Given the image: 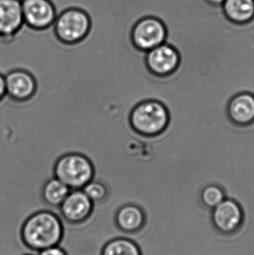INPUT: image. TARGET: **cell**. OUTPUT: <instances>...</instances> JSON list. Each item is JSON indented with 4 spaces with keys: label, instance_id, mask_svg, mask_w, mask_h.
Returning <instances> with one entry per match:
<instances>
[{
    "label": "cell",
    "instance_id": "cell-6",
    "mask_svg": "<svg viewBox=\"0 0 254 255\" xmlns=\"http://www.w3.org/2000/svg\"><path fill=\"white\" fill-rule=\"evenodd\" d=\"M25 24L35 29H44L55 23L56 10L49 0H22Z\"/></svg>",
    "mask_w": 254,
    "mask_h": 255
},
{
    "label": "cell",
    "instance_id": "cell-20",
    "mask_svg": "<svg viewBox=\"0 0 254 255\" xmlns=\"http://www.w3.org/2000/svg\"><path fill=\"white\" fill-rule=\"evenodd\" d=\"M5 79L4 76L0 73V102L6 96Z\"/></svg>",
    "mask_w": 254,
    "mask_h": 255
},
{
    "label": "cell",
    "instance_id": "cell-4",
    "mask_svg": "<svg viewBox=\"0 0 254 255\" xmlns=\"http://www.w3.org/2000/svg\"><path fill=\"white\" fill-rule=\"evenodd\" d=\"M90 20L86 12L69 8L57 16L54 23L55 34L60 40L73 44L83 40L89 32Z\"/></svg>",
    "mask_w": 254,
    "mask_h": 255
},
{
    "label": "cell",
    "instance_id": "cell-3",
    "mask_svg": "<svg viewBox=\"0 0 254 255\" xmlns=\"http://www.w3.org/2000/svg\"><path fill=\"white\" fill-rule=\"evenodd\" d=\"M130 122L139 133L152 136L166 128L169 123V114L162 103L156 100H147L133 109Z\"/></svg>",
    "mask_w": 254,
    "mask_h": 255
},
{
    "label": "cell",
    "instance_id": "cell-12",
    "mask_svg": "<svg viewBox=\"0 0 254 255\" xmlns=\"http://www.w3.org/2000/svg\"><path fill=\"white\" fill-rule=\"evenodd\" d=\"M221 8L233 25L244 26L254 21V0H225Z\"/></svg>",
    "mask_w": 254,
    "mask_h": 255
},
{
    "label": "cell",
    "instance_id": "cell-13",
    "mask_svg": "<svg viewBox=\"0 0 254 255\" xmlns=\"http://www.w3.org/2000/svg\"><path fill=\"white\" fill-rule=\"evenodd\" d=\"M233 121L247 125L254 121V97L248 93L238 94L231 100L228 107Z\"/></svg>",
    "mask_w": 254,
    "mask_h": 255
},
{
    "label": "cell",
    "instance_id": "cell-14",
    "mask_svg": "<svg viewBox=\"0 0 254 255\" xmlns=\"http://www.w3.org/2000/svg\"><path fill=\"white\" fill-rule=\"evenodd\" d=\"M144 222L143 211L134 205H125L116 214L118 226L125 232H137L143 227Z\"/></svg>",
    "mask_w": 254,
    "mask_h": 255
},
{
    "label": "cell",
    "instance_id": "cell-7",
    "mask_svg": "<svg viewBox=\"0 0 254 255\" xmlns=\"http://www.w3.org/2000/svg\"><path fill=\"white\" fill-rule=\"evenodd\" d=\"M146 62L154 74L167 76L177 69L180 55L174 46L164 43L146 52Z\"/></svg>",
    "mask_w": 254,
    "mask_h": 255
},
{
    "label": "cell",
    "instance_id": "cell-17",
    "mask_svg": "<svg viewBox=\"0 0 254 255\" xmlns=\"http://www.w3.org/2000/svg\"><path fill=\"white\" fill-rule=\"evenodd\" d=\"M204 205L213 209L225 199L223 190L217 185H209L204 188L201 194Z\"/></svg>",
    "mask_w": 254,
    "mask_h": 255
},
{
    "label": "cell",
    "instance_id": "cell-19",
    "mask_svg": "<svg viewBox=\"0 0 254 255\" xmlns=\"http://www.w3.org/2000/svg\"><path fill=\"white\" fill-rule=\"evenodd\" d=\"M39 255H67V254L61 247L58 246H54V247L41 250L39 253Z\"/></svg>",
    "mask_w": 254,
    "mask_h": 255
},
{
    "label": "cell",
    "instance_id": "cell-2",
    "mask_svg": "<svg viewBox=\"0 0 254 255\" xmlns=\"http://www.w3.org/2000/svg\"><path fill=\"white\" fill-rule=\"evenodd\" d=\"M93 176L94 168L90 160L80 153L64 154L55 163V178L71 190H82Z\"/></svg>",
    "mask_w": 254,
    "mask_h": 255
},
{
    "label": "cell",
    "instance_id": "cell-18",
    "mask_svg": "<svg viewBox=\"0 0 254 255\" xmlns=\"http://www.w3.org/2000/svg\"><path fill=\"white\" fill-rule=\"evenodd\" d=\"M92 202H99L106 197L107 190L103 183L92 180L82 189Z\"/></svg>",
    "mask_w": 254,
    "mask_h": 255
},
{
    "label": "cell",
    "instance_id": "cell-15",
    "mask_svg": "<svg viewBox=\"0 0 254 255\" xmlns=\"http://www.w3.org/2000/svg\"><path fill=\"white\" fill-rule=\"evenodd\" d=\"M71 189L58 178H51L43 187L45 201L52 206L59 207L68 196Z\"/></svg>",
    "mask_w": 254,
    "mask_h": 255
},
{
    "label": "cell",
    "instance_id": "cell-5",
    "mask_svg": "<svg viewBox=\"0 0 254 255\" xmlns=\"http://www.w3.org/2000/svg\"><path fill=\"white\" fill-rule=\"evenodd\" d=\"M168 29L165 22L157 16H149L136 23L131 39L137 49L148 52L166 43Z\"/></svg>",
    "mask_w": 254,
    "mask_h": 255
},
{
    "label": "cell",
    "instance_id": "cell-21",
    "mask_svg": "<svg viewBox=\"0 0 254 255\" xmlns=\"http://www.w3.org/2000/svg\"><path fill=\"white\" fill-rule=\"evenodd\" d=\"M204 1L210 7L221 8L225 0H204Z\"/></svg>",
    "mask_w": 254,
    "mask_h": 255
},
{
    "label": "cell",
    "instance_id": "cell-11",
    "mask_svg": "<svg viewBox=\"0 0 254 255\" xmlns=\"http://www.w3.org/2000/svg\"><path fill=\"white\" fill-rule=\"evenodd\" d=\"M60 208L66 220L71 223H79L90 214L92 202L83 190H71Z\"/></svg>",
    "mask_w": 254,
    "mask_h": 255
},
{
    "label": "cell",
    "instance_id": "cell-8",
    "mask_svg": "<svg viewBox=\"0 0 254 255\" xmlns=\"http://www.w3.org/2000/svg\"><path fill=\"white\" fill-rule=\"evenodd\" d=\"M215 226L222 233L237 232L243 223V212L240 205L232 199H225L213 209Z\"/></svg>",
    "mask_w": 254,
    "mask_h": 255
},
{
    "label": "cell",
    "instance_id": "cell-10",
    "mask_svg": "<svg viewBox=\"0 0 254 255\" xmlns=\"http://www.w3.org/2000/svg\"><path fill=\"white\" fill-rule=\"evenodd\" d=\"M24 22L22 1L0 0V40L11 37Z\"/></svg>",
    "mask_w": 254,
    "mask_h": 255
},
{
    "label": "cell",
    "instance_id": "cell-9",
    "mask_svg": "<svg viewBox=\"0 0 254 255\" xmlns=\"http://www.w3.org/2000/svg\"><path fill=\"white\" fill-rule=\"evenodd\" d=\"M6 94L13 100L22 101L34 96L37 88L34 76L26 70H13L4 75Z\"/></svg>",
    "mask_w": 254,
    "mask_h": 255
},
{
    "label": "cell",
    "instance_id": "cell-16",
    "mask_svg": "<svg viewBox=\"0 0 254 255\" xmlns=\"http://www.w3.org/2000/svg\"><path fill=\"white\" fill-rule=\"evenodd\" d=\"M101 255H141L134 241L127 238H116L106 244Z\"/></svg>",
    "mask_w": 254,
    "mask_h": 255
},
{
    "label": "cell",
    "instance_id": "cell-1",
    "mask_svg": "<svg viewBox=\"0 0 254 255\" xmlns=\"http://www.w3.org/2000/svg\"><path fill=\"white\" fill-rule=\"evenodd\" d=\"M22 235L28 247L40 252L58 245L62 238V223L54 213L40 211L26 220L22 227Z\"/></svg>",
    "mask_w": 254,
    "mask_h": 255
}]
</instances>
